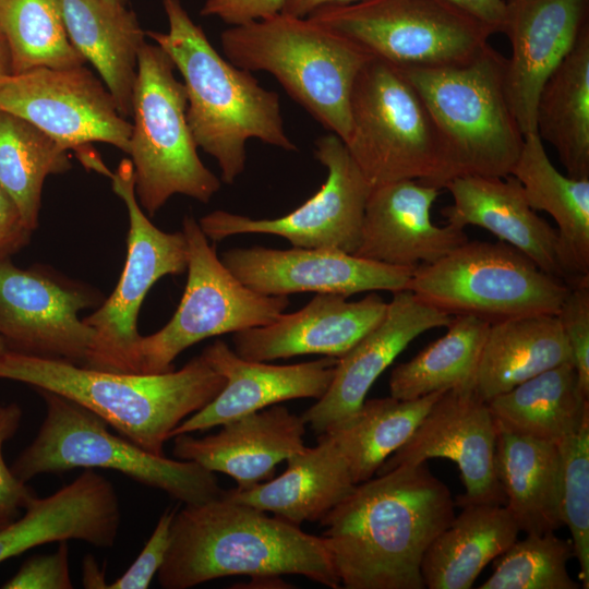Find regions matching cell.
Returning a JSON list of instances; mask_svg holds the SVG:
<instances>
[{"label":"cell","mask_w":589,"mask_h":589,"mask_svg":"<svg viewBox=\"0 0 589 589\" xmlns=\"http://www.w3.org/2000/svg\"><path fill=\"white\" fill-rule=\"evenodd\" d=\"M448 488L426 465L354 485L318 522L346 589H423V555L454 518Z\"/></svg>","instance_id":"obj_1"},{"label":"cell","mask_w":589,"mask_h":589,"mask_svg":"<svg viewBox=\"0 0 589 589\" xmlns=\"http://www.w3.org/2000/svg\"><path fill=\"white\" fill-rule=\"evenodd\" d=\"M245 575H299L332 589L340 581L323 537L266 512L219 497L183 504L157 573L164 589H189Z\"/></svg>","instance_id":"obj_2"},{"label":"cell","mask_w":589,"mask_h":589,"mask_svg":"<svg viewBox=\"0 0 589 589\" xmlns=\"http://www.w3.org/2000/svg\"><path fill=\"white\" fill-rule=\"evenodd\" d=\"M168 32L145 35L163 48L183 77L187 120L193 139L220 168L221 181L232 184L244 171L245 144L256 139L296 151L287 135L277 93L267 91L248 70L224 59L180 0H163Z\"/></svg>","instance_id":"obj_3"},{"label":"cell","mask_w":589,"mask_h":589,"mask_svg":"<svg viewBox=\"0 0 589 589\" xmlns=\"http://www.w3.org/2000/svg\"><path fill=\"white\" fill-rule=\"evenodd\" d=\"M0 378L69 398L158 456H164L170 433L225 385L202 354L178 371L144 374L95 370L7 350L0 354Z\"/></svg>","instance_id":"obj_4"},{"label":"cell","mask_w":589,"mask_h":589,"mask_svg":"<svg viewBox=\"0 0 589 589\" xmlns=\"http://www.w3.org/2000/svg\"><path fill=\"white\" fill-rule=\"evenodd\" d=\"M505 64L506 58L488 44L461 65L399 69L438 134L442 165L434 188L464 176L510 175L525 135L506 98Z\"/></svg>","instance_id":"obj_5"},{"label":"cell","mask_w":589,"mask_h":589,"mask_svg":"<svg viewBox=\"0 0 589 589\" xmlns=\"http://www.w3.org/2000/svg\"><path fill=\"white\" fill-rule=\"evenodd\" d=\"M220 44L232 64L271 73L326 130L347 139L353 83L372 56L308 16L283 12L227 28Z\"/></svg>","instance_id":"obj_6"},{"label":"cell","mask_w":589,"mask_h":589,"mask_svg":"<svg viewBox=\"0 0 589 589\" xmlns=\"http://www.w3.org/2000/svg\"><path fill=\"white\" fill-rule=\"evenodd\" d=\"M36 390L45 402V418L34 440L11 466L22 482L44 473L101 468L161 490L183 504H199L223 494L215 472L193 461L148 453L112 434L103 419L77 402L50 390Z\"/></svg>","instance_id":"obj_7"},{"label":"cell","mask_w":589,"mask_h":589,"mask_svg":"<svg viewBox=\"0 0 589 589\" xmlns=\"http://www.w3.org/2000/svg\"><path fill=\"white\" fill-rule=\"evenodd\" d=\"M172 60L158 45L137 53L130 156L139 204L155 215L175 194L207 203L219 179L202 163L187 120L188 98Z\"/></svg>","instance_id":"obj_8"},{"label":"cell","mask_w":589,"mask_h":589,"mask_svg":"<svg viewBox=\"0 0 589 589\" xmlns=\"http://www.w3.org/2000/svg\"><path fill=\"white\" fill-rule=\"evenodd\" d=\"M372 188L417 180L434 187L442 148L414 87L395 65L371 57L350 96V129L342 141Z\"/></svg>","instance_id":"obj_9"},{"label":"cell","mask_w":589,"mask_h":589,"mask_svg":"<svg viewBox=\"0 0 589 589\" xmlns=\"http://www.w3.org/2000/svg\"><path fill=\"white\" fill-rule=\"evenodd\" d=\"M408 290L452 316L472 315L493 324L556 315L569 286L501 240H468L442 259L414 268Z\"/></svg>","instance_id":"obj_10"},{"label":"cell","mask_w":589,"mask_h":589,"mask_svg":"<svg viewBox=\"0 0 589 589\" xmlns=\"http://www.w3.org/2000/svg\"><path fill=\"white\" fill-rule=\"evenodd\" d=\"M308 17L398 69L465 64L495 34L446 0H359L321 7Z\"/></svg>","instance_id":"obj_11"},{"label":"cell","mask_w":589,"mask_h":589,"mask_svg":"<svg viewBox=\"0 0 589 589\" xmlns=\"http://www.w3.org/2000/svg\"><path fill=\"white\" fill-rule=\"evenodd\" d=\"M182 231L188 247L185 289L170 321L141 336L139 373L171 371L175 359L192 345L269 324L290 303L287 296H265L243 285L217 256L194 217H184Z\"/></svg>","instance_id":"obj_12"},{"label":"cell","mask_w":589,"mask_h":589,"mask_svg":"<svg viewBox=\"0 0 589 589\" xmlns=\"http://www.w3.org/2000/svg\"><path fill=\"white\" fill-rule=\"evenodd\" d=\"M110 178L129 215L128 254L112 293L83 318L95 333L84 366L139 373L140 308L158 279L187 271L188 247L183 231L165 232L144 214L134 191L131 159H122Z\"/></svg>","instance_id":"obj_13"},{"label":"cell","mask_w":589,"mask_h":589,"mask_svg":"<svg viewBox=\"0 0 589 589\" xmlns=\"http://www.w3.org/2000/svg\"><path fill=\"white\" fill-rule=\"evenodd\" d=\"M314 156L327 169L326 180L294 211L272 219L214 211L199 220L204 235L214 242L236 235H274L287 239L296 248L332 249L353 254L360 242L372 187L336 134L318 137Z\"/></svg>","instance_id":"obj_14"},{"label":"cell","mask_w":589,"mask_h":589,"mask_svg":"<svg viewBox=\"0 0 589 589\" xmlns=\"http://www.w3.org/2000/svg\"><path fill=\"white\" fill-rule=\"evenodd\" d=\"M100 297L46 267L0 261V336L10 351L84 365L95 333L79 313Z\"/></svg>","instance_id":"obj_15"},{"label":"cell","mask_w":589,"mask_h":589,"mask_svg":"<svg viewBox=\"0 0 589 589\" xmlns=\"http://www.w3.org/2000/svg\"><path fill=\"white\" fill-rule=\"evenodd\" d=\"M104 82L84 65L37 68L0 79V110L15 115L68 149L93 142L130 154L132 123L120 115Z\"/></svg>","instance_id":"obj_16"},{"label":"cell","mask_w":589,"mask_h":589,"mask_svg":"<svg viewBox=\"0 0 589 589\" xmlns=\"http://www.w3.org/2000/svg\"><path fill=\"white\" fill-rule=\"evenodd\" d=\"M496 424L488 402L473 387L445 390L432 405L410 438L393 453L375 474L401 465H419L441 457L460 471L465 494L460 506L474 503L505 504L494 467Z\"/></svg>","instance_id":"obj_17"},{"label":"cell","mask_w":589,"mask_h":589,"mask_svg":"<svg viewBox=\"0 0 589 589\" xmlns=\"http://www.w3.org/2000/svg\"><path fill=\"white\" fill-rule=\"evenodd\" d=\"M224 265L248 288L265 296L312 291L349 297L365 291H401L414 269L370 261L332 249L235 248Z\"/></svg>","instance_id":"obj_18"},{"label":"cell","mask_w":589,"mask_h":589,"mask_svg":"<svg viewBox=\"0 0 589 589\" xmlns=\"http://www.w3.org/2000/svg\"><path fill=\"white\" fill-rule=\"evenodd\" d=\"M589 0H506L502 33L510 44L504 87L524 135L536 133L539 94L587 25Z\"/></svg>","instance_id":"obj_19"},{"label":"cell","mask_w":589,"mask_h":589,"mask_svg":"<svg viewBox=\"0 0 589 589\" xmlns=\"http://www.w3.org/2000/svg\"><path fill=\"white\" fill-rule=\"evenodd\" d=\"M393 293L382 321L337 358L327 390L302 413L317 434L353 414L376 378L413 339L432 328L446 327L453 318L410 290Z\"/></svg>","instance_id":"obj_20"},{"label":"cell","mask_w":589,"mask_h":589,"mask_svg":"<svg viewBox=\"0 0 589 589\" xmlns=\"http://www.w3.org/2000/svg\"><path fill=\"white\" fill-rule=\"evenodd\" d=\"M201 354L225 378V385L212 401L183 420L170 438L223 425L281 401L317 400L327 390L337 363V358L324 357L297 364H268L241 358L223 340H215Z\"/></svg>","instance_id":"obj_21"},{"label":"cell","mask_w":589,"mask_h":589,"mask_svg":"<svg viewBox=\"0 0 589 589\" xmlns=\"http://www.w3.org/2000/svg\"><path fill=\"white\" fill-rule=\"evenodd\" d=\"M440 190L417 180L371 189L357 256L399 267L431 264L468 241L464 228L432 221Z\"/></svg>","instance_id":"obj_22"},{"label":"cell","mask_w":589,"mask_h":589,"mask_svg":"<svg viewBox=\"0 0 589 589\" xmlns=\"http://www.w3.org/2000/svg\"><path fill=\"white\" fill-rule=\"evenodd\" d=\"M387 302L371 292L348 301L336 293H316L302 309L275 321L233 333L235 352L253 361L301 354L339 358L384 317Z\"/></svg>","instance_id":"obj_23"},{"label":"cell","mask_w":589,"mask_h":589,"mask_svg":"<svg viewBox=\"0 0 589 589\" xmlns=\"http://www.w3.org/2000/svg\"><path fill=\"white\" fill-rule=\"evenodd\" d=\"M23 510L21 518L0 529V563L52 542L80 540L110 548L121 525L113 484L93 469L46 497L32 496Z\"/></svg>","instance_id":"obj_24"},{"label":"cell","mask_w":589,"mask_h":589,"mask_svg":"<svg viewBox=\"0 0 589 589\" xmlns=\"http://www.w3.org/2000/svg\"><path fill=\"white\" fill-rule=\"evenodd\" d=\"M306 423L284 406L273 405L223 424L212 435L179 434L173 456L212 472L230 476L237 490H247L274 477L275 467L305 447Z\"/></svg>","instance_id":"obj_25"},{"label":"cell","mask_w":589,"mask_h":589,"mask_svg":"<svg viewBox=\"0 0 589 589\" xmlns=\"http://www.w3.org/2000/svg\"><path fill=\"white\" fill-rule=\"evenodd\" d=\"M453 203L442 209L447 224L478 226L514 247L543 272L566 283L558 253V236L532 209L521 183L506 177L464 176L449 181Z\"/></svg>","instance_id":"obj_26"},{"label":"cell","mask_w":589,"mask_h":589,"mask_svg":"<svg viewBox=\"0 0 589 589\" xmlns=\"http://www.w3.org/2000/svg\"><path fill=\"white\" fill-rule=\"evenodd\" d=\"M277 478L247 490H226L231 501L273 513L291 524L320 521L356 483L332 436L318 434L317 444L291 455Z\"/></svg>","instance_id":"obj_27"},{"label":"cell","mask_w":589,"mask_h":589,"mask_svg":"<svg viewBox=\"0 0 589 589\" xmlns=\"http://www.w3.org/2000/svg\"><path fill=\"white\" fill-rule=\"evenodd\" d=\"M510 175L521 183L530 207L548 213L556 223L566 284L589 279V179L561 173L537 133L525 135Z\"/></svg>","instance_id":"obj_28"},{"label":"cell","mask_w":589,"mask_h":589,"mask_svg":"<svg viewBox=\"0 0 589 589\" xmlns=\"http://www.w3.org/2000/svg\"><path fill=\"white\" fill-rule=\"evenodd\" d=\"M68 37L99 73L124 118L132 117L137 53L145 43L134 12L105 0H58Z\"/></svg>","instance_id":"obj_29"},{"label":"cell","mask_w":589,"mask_h":589,"mask_svg":"<svg viewBox=\"0 0 589 589\" xmlns=\"http://www.w3.org/2000/svg\"><path fill=\"white\" fill-rule=\"evenodd\" d=\"M496 429L494 467L505 507L519 531L554 532L563 526L557 445L498 425Z\"/></svg>","instance_id":"obj_30"},{"label":"cell","mask_w":589,"mask_h":589,"mask_svg":"<svg viewBox=\"0 0 589 589\" xmlns=\"http://www.w3.org/2000/svg\"><path fill=\"white\" fill-rule=\"evenodd\" d=\"M461 507L423 555L425 588H471L482 569L517 540L519 528L505 505L474 503Z\"/></svg>","instance_id":"obj_31"},{"label":"cell","mask_w":589,"mask_h":589,"mask_svg":"<svg viewBox=\"0 0 589 589\" xmlns=\"http://www.w3.org/2000/svg\"><path fill=\"white\" fill-rule=\"evenodd\" d=\"M564 363H572V354L556 315L536 314L493 323L480 353L473 389L488 402Z\"/></svg>","instance_id":"obj_32"},{"label":"cell","mask_w":589,"mask_h":589,"mask_svg":"<svg viewBox=\"0 0 589 589\" xmlns=\"http://www.w3.org/2000/svg\"><path fill=\"white\" fill-rule=\"evenodd\" d=\"M536 133L568 177L589 179V23L539 94Z\"/></svg>","instance_id":"obj_33"},{"label":"cell","mask_w":589,"mask_h":589,"mask_svg":"<svg viewBox=\"0 0 589 589\" xmlns=\"http://www.w3.org/2000/svg\"><path fill=\"white\" fill-rule=\"evenodd\" d=\"M588 399L574 365L564 363L493 397L488 406L496 425L557 444L589 420Z\"/></svg>","instance_id":"obj_34"},{"label":"cell","mask_w":589,"mask_h":589,"mask_svg":"<svg viewBox=\"0 0 589 589\" xmlns=\"http://www.w3.org/2000/svg\"><path fill=\"white\" fill-rule=\"evenodd\" d=\"M444 392L412 400L392 396L365 399L353 414L326 431L346 459L356 484L371 479L410 438Z\"/></svg>","instance_id":"obj_35"},{"label":"cell","mask_w":589,"mask_h":589,"mask_svg":"<svg viewBox=\"0 0 589 589\" xmlns=\"http://www.w3.org/2000/svg\"><path fill=\"white\" fill-rule=\"evenodd\" d=\"M490 325L472 315H454L445 335L393 369L390 396L412 400L436 392L473 387Z\"/></svg>","instance_id":"obj_36"},{"label":"cell","mask_w":589,"mask_h":589,"mask_svg":"<svg viewBox=\"0 0 589 589\" xmlns=\"http://www.w3.org/2000/svg\"><path fill=\"white\" fill-rule=\"evenodd\" d=\"M68 151L28 121L0 110V187L31 230L38 227L45 179L71 168Z\"/></svg>","instance_id":"obj_37"},{"label":"cell","mask_w":589,"mask_h":589,"mask_svg":"<svg viewBox=\"0 0 589 589\" xmlns=\"http://www.w3.org/2000/svg\"><path fill=\"white\" fill-rule=\"evenodd\" d=\"M0 34L12 73L86 63L68 37L58 0H0Z\"/></svg>","instance_id":"obj_38"},{"label":"cell","mask_w":589,"mask_h":589,"mask_svg":"<svg viewBox=\"0 0 589 589\" xmlns=\"http://www.w3.org/2000/svg\"><path fill=\"white\" fill-rule=\"evenodd\" d=\"M574 556L572 541L554 532L527 533L494 560L493 574L481 589H578L567 563Z\"/></svg>","instance_id":"obj_39"},{"label":"cell","mask_w":589,"mask_h":589,"mask_svg":"<svg viewBox=\"0 0 589 589\" xmlns=\"http://www.w3.org/2000/svg\"><path fill=\"white\" fill-rule=\"evenodd\" d=\"M560 515L572 534L580 580L589 588V420L557 444Z\"/></svg>","instance_id":"obj_40"},{"label":"cell","mask_w":589,"mask_h":589,"mask_svg":"<svg viewBox=\"0 0 589 589\" xmlns=\"http://www.w3.org/2000/svg\"><path fill=\"white\" fill-rule=\"evenodd\" d=\"M581 392L589 397V279L569 286L557 314Z\"/></svg>","instance_id":"obj_41"},{"label":"cell","mask_w":589,"mask_h":589,"mask_svg":"<svg viewBox=\"0 0 589 589\" xmlns=\"http://www.w3.org/2000/svg\"><path fill=\"white\" fill-rule=\"evenodd\" d=\"M176 508L166 509L159 517L143 550L130 567L107 589H146L161 567L170 542L171 524Z\"/></svg>","instance_id":"obj_42"},{"label":"cell","mask_w":589,"mask_h":589,"mask_svg":"<svg viewBox=\"0 0 589 589\" xmlns=\"http://www.w3.org/2000/svg\"><path fill=\"white\" fill-rule=\"evenodd\" d=\"M23 411L16 402L0 405V520L12 521L34 492L19 480L4 460L3 445L17 432Z\"/></svg>","instance_id":"obj_43"},{"label":"cell","mask_w":589,"mask_h":589,"mask_svg":"<svg viewBox=\"0 0 589 589\" xmlns=\"http://www.w3.org/2000/svg\"><path fill=\"white\" fill-rule=\"evenodd\" d=\"M4 589H71L68 541L59 542L57 551L26 560L20 569L2 585Z\"/></svg>","instance_id":"obj_44"},{"label":"cell","mask_w":589,"mask_h":589,"mask_svg":"<svg viewBox=\"0 0 589 589\" xmlns=\"http://www.w3.org/2000/svg\"><path fill=\"white\" fill-rule=\"evenodd\" d=\"M285 0H206L201 15L215 16L231 26L263 20L281 12Z\"/></svg>","instance_id":"obj_45"},{"label":"cell","mask_w":589,"mask_h":589,"mask_svg":"<svg viewBox=\"0 0 589 589\" xmlns=\"http://www.w3.org/2000/svg\"><path fill=\"white\" fill-rule=\"evenodd\" d=\"M32 232L24 224L13 200L0 187V261L10 259L25 247Z\"/></svg>","instance_id":"obj_46"},{"label":"cell","mask_w":589,"mask_h":589,"mask_svg":"<svg viewBox=\"0 0 589 589\" xmlns=\"http://www.w3.org/2000/svg\"><path fill=\"white\" fill-rule=\"evenodd\" d=\"M502 33L506 17V0H446Z\"/></svg>","instance_id":"obj_47"},{"label":"cell","mask_w":589,"mask_h":589,"mask_svg":"<svg viewBox=\"0 0 589 589\" xmlns=\"http://www.w3.org/2000/svg\"><path fill=\"white\" fill-rule=\"evenodd\" d=\"M356 1L359 0H285L281 12L293 16L305 17L324 5L344 4Z\"/></svg>","instance_id":"obj_48"},{"label":"cell","mask_w":589,"mask_h":589,"mask_svg":"<svg viewBox=\"0 0 589 589\" xmlns=\"http://www.w3.org/2000/svg\"><path fill=\"white\" fill-rule=\"evenodd\" d=\"M82 582L85 588L103 589L108 587L104 573L100 570L95 558L91 555H87L83 561Z\"/></svg>","instance_id":"obj_49"},{"label":"cell","mask_w":589,"mask_h":589,"mask_svg":"<svg viewBox=\"0 0 589 589\" xmlns=\"http://www.w3.org/2000/svg\"><path fill=\"white\" fill-rule=\"evenodd\" d=\"M251 579L249 584H242L243 586H240V588H289L288 584L279 575L255 576L251 577Z\"/></svg>","instance_id":"obj_50"},{"label":"cell","mask_w":589,"mask_h":589,"mask_svg":"<svg viewBox=\"0 0 589 589\" xmlns=\"http://www.w3.org/2000/svg\"><path fill=\"white\" fill-rule=\"evenodd\" d=\"M11 60L7 43L0 34V79L11 74Z\"/></svg>","instance_id":"obj_51"},{"label":"cell","mask_w":589,"mask_h":589,"mask_svg":"<svg viewBox=\"0 0 589 589\" xmlns=\"http://www.w3.org/2000/svg\"><path fill=\"white\" fill-rule=\"evenodd\" d=\"M107 3H109L110 5L112 7H116V8H121V7H124V1L125 0H105Z\"/></svg>","instance_id":"obj_52"},{"label":"cell","mask_w":589,"mask_h":589,"mask_svg":"<svg viewBox=\"0 0 589 589\" xmlns=\"http://www.w3.org/2000/svg\"><path fill=\"white\" fill-rule=\"evenodd\" d=\"M7 350H8L7 345L4 340L2 339V337L0 336V354Z\"/></svg>","instance_id":"obj_53"},{"label":"cell","mask_w":589,"mask_h":589,"mask_svg":"<svg viewBox=\"0 0 589 589\" xmlns=\"http://www.w3.org/2000/svg\"><path fill=\"white\" fill-rule=\"evenodd\" d=\"M8 522H10V521L0 520V529H1L3 526H5Z\"/></svg>","instance_id":"obj_54"}]
</instances>
